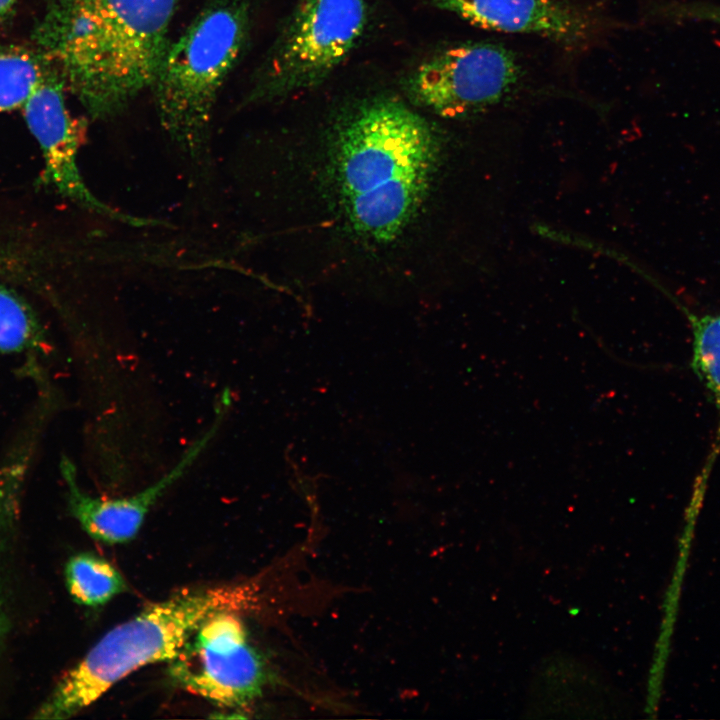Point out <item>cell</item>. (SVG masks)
Returning a JSON list of instances; mask_svg holds the SVG:
<instances>
[{"label": "cell", "mask_w": 720, "mask_h": 720, "mask_svg": "<svg viewBox=\"0 0 720 720\" xmlns=\"http://www.w3.org/2000/svg\"><path fill=\"white\" fill-rule=\"evenodd\" d=\"M514 53L492 42H466L425 58L404 78L411 102L448 118L467 117L502 101L517 86Z\"/></svg>", "instance_id": "obj_6"}, {"label": "cell", "mask_w": 720, "mask_h": 720, "mask_svg": "<svg viewBox=\"0 0 720 720\" xmlns=\"http://www.w3.org/2000/svg\"><path fill=\"white\" fill-rule=\"evenodd\" d=\"M369 19V0H298L242 104H266L321 85L359 44Z\"/></svg>", "instance_id": "obj_5"}, {"label": "cell", "mask_w": 720, "mask_h": 720, "mask_svg": "<svg viewBox=\"0 0 720 720\" xmlns=\"http://www.w3.org/2000/svg\"><path fill=\"white\" fill-rule=\"evenodd\" d=\"M669 15L712 21L720 24V7L705 4H680L668 8Z\"/></svg>", "instance_id": "obj_16"}, {"label": "cell", "mask_w": 720, "mask_h": 720, "mask_svg": "<svg viewBox=\"0 0 720 720\" xmlns=\"http://www.w3.org/2000/svg\"><path fill=\"white\" fill-rule=\"evenodd\" d=\"M42 341V331L31 308L0 285V355L35 349Z\"/></svg>", "instance_id": "obj_14"}, {"label": "cell", "mask_w": 720, "mask_h": 720, "mask_svg": "<svg viewBox=\"0 0 720 720\" xmlns=\"http://www.w3.org/2000/svg\"><path fill=\"white\" fill-rule=\"evenodd\" d=\"M18 0H0V21L8 19L17 4Z\"/></svg>", "instance_id": "obj_17"}, {"label": "cell", "mask_w": 720, "mask_h": 720, "mask_svg": "<svg viewBox=\"0 0 720 720\" xmlns=\"http://www.w3.org/2000/svg\"><path fill=\"white\" fill-rule=\"evenodd\" d=\"M231 393L225 390L217 399L211 425L183 453L177 463L160 479L134 495L120 498L93 497L78 485L75 465L63 457L60 470L68 490V506L73 517L94 539L119 544L130 541L139 532L152 506L198 460L218 433L229 408Z\"/></svg>", "instance_id": "obj_9"}, {"label": "cell", "mask_w": 720, "mask_h": 720, "mask_svg": "<svg viewBox=\"0 0 720 720\" xmlns=\"http://www.w3.org/2000/svg\"><path fill=\"white\" fill-rule=\"evenodd\" d=\"M237 613L222 611L204 620L169 667L181 688L229 708L249 704L265 683L262 657Z\"/></svg>", "instance_id": "obj_7"}, {"label": "cell", "mask_w": 720, "mask_h": 720, "mask_svg": "<svg viewBox=\"0 0 720 720\" xmlns=\"http://www.w3.org/2000/svg\"><path fill=\"white\" fill-rule=\"evenodd\" d=\"M250 600L249 586L228 584L183 590L151 604L103 635L63 675L34 717L74 716L139 668L172 661L208 617L239 612Z\"/></svg>", "instance_id": "obj_3"}, {"label": "cell", "mask_w": 720, "mask_h": 720, "mask_svg": "<svg viewBox=\"0 0 720 720\" xmlns=\"http://www.w3.org/2000/svg\"><path fill=\"white\" fill-rule=\"evenodd\" d=\"M65 580L72 598L81 605L96 607L126 590L121 573L106 559L80 553L66 564Z\"/></svg>", "instance_id": "obj_12"}, {"label": "cell", "mask_w": 720, "mask_h": 720, "mask_svg": "<svg viewBox=\"0 0 720 720\" xmlns=\"http://www.w3.org/2000/svg\"><path fill=\"white\" fill-rule=\"evenodd\" d=\"M685 313L693 337L692 367L720 410V313Z\"/></svg>", "instance_id": "obj_13"}, {"label": "cell", "mask_w": 720, "mask_h": 720, "mask_svg": "<svg viewBox=\"0 0 720 720\" xmlns=\"http://www.w3.org/2000/svg\"><path fill=\"white\" fill-rule=\"evenodd\" d=\"M335 144L340 201L353 230L394 240L429 189L438 152L432 126L399 99L375 96L345 113Z\"/></svg>", "instance_id": "obj_2"}, {"label": "cell", "mask_w": 720, "mask_h": 720, "mask_svg": "<svg viewBox=\"0 0 720 720\" xmlns=\"http://www.w3.org/2000/svg\"><path fill=\"white\" fill-rule=\"evenodd\" d=\"M66 87L50 70L22 107L28 129L38 142L44 159V179L58 193L101 216L140 227L152 223L103 203L86 186L77 164L80 124L65 100Z\"/></svg>", "instance_id": "obj_8"}, {"label": "cell", "mask_w": 720, "mask_h": 720, "mask_svg": "<svg viewBox=\"0 0 720 720\" xmlns=\"http://www.w3.org/2000/svg\"><path fill=\"white\" fill-rule=\"evenodd\" d=\"M178 0H53L38 51L95 120L150 90L169 46Z\"/></svg>", "instance_id": "obj_1"}, {"label": "cell", "mask_w": 720, "mask_h": 720, "mask_svg": "<svg viewBox=\"0 0 720 720\" xmlns=\"http://www.w3.org/2000/svg\"><path fill=\"white\" fill-rule=\"evenodd\" d=\"M19 488L9 479L0 477V646L5 634L6 618L2 594V557L5 533L15 513Z\"/></svg>", "instance_id": "obj_15"}, {"label": "cell", "mask_w": 720, "mask_h": 720, "mask_svg": "<svg viewBox=\"0 0 720 720\" xmlns=\"http://www.w3.org/2000/svg\"><path fill=\"white\" fill-rule=\"evenodd\" d=\"M470 24L498 32L533 34L577 44L594 32L592 19L558 0H429Z\"/></svg>", "instance_id": "obj_10"}, {"label": "cell", "mask_w": 720, "mask_h": 720, "mask_svg": "<svg viewBox=\"0 0 720 720\" xmlns=\"http://www.w3.org/2000/svg\"><path fill=\"white\" fill-rule=\"evenodd\" d=\"M251 29V0H209L169 43L150 90L162 128L192 160L207 152L217 99Z\"/></svg>", "instance_id": "obj_4"}, {"label": "cell", "mask_w": 720, "mask_h": 720, "mask_svg": "<svg viewBox=\"0 0 720 720\" xmlns=\"http://www.w3.org/2000/svg\"><path fill=\"white\" fill-rule=\"evenodd\" d=\"M50 70L38 50L0 45V113L22 108Z\"/></svg>", "instance_id": "obj_11"}]
</instances>
